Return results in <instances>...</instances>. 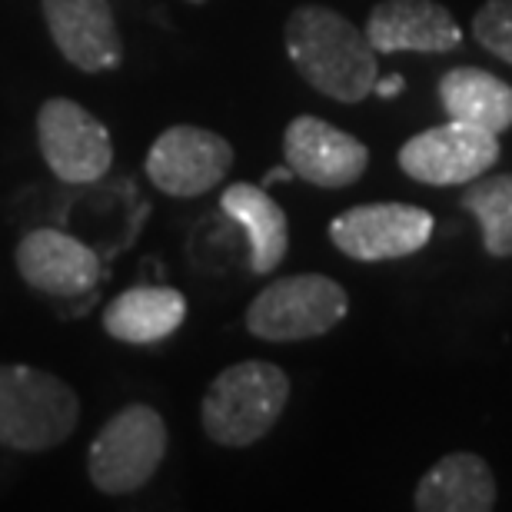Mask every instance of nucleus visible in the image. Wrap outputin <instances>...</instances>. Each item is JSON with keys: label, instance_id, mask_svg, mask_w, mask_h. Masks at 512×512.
Wrapping results in <instances>:
<instances>
[{"label": "nucleus", "instance_id": "obj_1", "mask_svg": "<svg viewBox=\"0 0 512 512\" xmlns=\"http://www.w3.org/2000/svg\"><path fill=\"white\" fill-rule=\"evenodd\" d=\"M286 54L316 94L340 104H360L380 80V60L366 30L323 4H303L290 14Z\"/></svg>", "mask_w": 512, "mask_h": 512}, {"label": "nucleus", "instance_id": "obj_2", "mask_svg": "<svg viewBox=\"0 0 512 512\" xmlns=\"http://www.w3.org/2000/svg\"><path fill=\"white\" fill-rule=\"evenodd\" d=\"M286 403H290V376L276 363L243 360L227 366L207 386L200 403V423L217 446L247 449L270 436Z\"/></svg>", "mask_w": 512, "mask_h": 512}, {"label": "nucleus", "instance_id": "obj_3", "mask_svg": "<svg viewBox=\"0 0 512 512\" xmlns=\"http://www.w3.org/2000/svg\"><path fill=\"white\" fill-rule=\"evenodd\" d=\"M80 399L60 376L24 363H0V446L50 453L77 433Z\"/></svg>", "mask_w": 512, "mask_h": 512}, {"label": "nucleus", "instance_id": "obj_4", "mask_svg": "<svg viewBox=\"0 0 512 512\" xmlns=\"http://www.w3.org/2000/svg\"><path fill=\"white\" fill-rule=\"evenodd\" d=\"M170 433L163 416L147 403H130L107 419L87 449V476L97 493L130 496L157 476Z\"/></svg>", "mask_w": 512, "mask_h": 512}, {"label": "nucleus", "instance_id": "obj_5", "mask_svg": "<svg viewBox=\"0 0 512 512\" xmlns=\"http://www.w3.org/2000/svg\"><path fill=\"white\" fill-rule=\"evenodd\" d=\"M350 313V296L333 276L296 273L273 280L247 306V330L266 343H300L330 333Z\"/></svg>", "mask_w": 512, "mask_h": 512}, {"label": "nucleus", "instance_id": "obj_6", "mask_svg": "<svg viewBox=\"0 0 512 512\" xmlns=\"http://www.w3.org/2000/svg\"><path fill=\"white\" fill-rule=\"evenodd\" d=\"M37 147L57 180L97 183L114 163V143L100 120L70 97H50L37 110Z\"/></svg>", "mask_w": 512, "mask_h": 512}, {"label": "nucleus", "instance_id": "obj_7", "mask_svg": "<svg viewBox=\"0 0 512 512\" xmlns=\"http://www.w3.org/2000/svg\"><path fill=\"white\" fill-rule=\"evenodd\" d=\"M233 147L227 137L197 124H173L153 140L147 153V180L167 197L193 200L227 180L233 167Z\"/></svg>", "mask_w": 512, "mask_h": 512}, {"label": "nucleus", "instance_id": "obj_8", "mask_svg": "<svg viewBox=\"0 0 512 512\" xmlns=\"http://www.w3.org/2000/svg\"><path fill=\"white\" fill-rule=\"evenodd\" d=\"M433 227V213L413 203H360L330 223V240L356 263H383L419 253Z\"/></svg>", "mask_w": 512, "mask_h": 512}, {"label": "nucleus", "instance_id": "obj_9", "mask_svg": "<svg viewBox=\"0 0 512 512\" xmlns=\"http://www.w3.org/2000/svg\"><path fill=\"white\" fill-rule=\"evenodd\" d=\"M499 160L496 133L449 120L409 137L399 147V170L429 187H456L469 183Z\"/></svg>", "mask_w": 512, "mask_h": 512}, {"label": "nucleus", "instance_id": "obj_10", "mask_svg": "<svg viewBox=\"0 0 512 512\" xmlns=\"http://www.w3.org/2000/svg\"><path fill=\"white\" fill-rule=\"evenodd\" d=\"M283 157L293 177L323 190L353 187L370 167V150L363 140L310 114L290 120L283 133Z\"/></svg>", "mask_w": 512, "mask_h": 512}, {"label": "nucleus", "instance_id": "obj_11", "mask_svg": "<svg viewBox=\"0 0 512 512\" xmlns=\"http://www.w3.org/2000/svg\"><path fill=\"white\" fill-rule=\"evenodd\" d=\"M47 34L70 67L107 74L124 60V37L110 0H40Z\"/></svg>", "mask_w": 512, "mask_h": 512}, {"label": "nucleus", "instance_id": "obj_12", "mask_svg": "<svg viewBox=\"0 0 512 512\" xmlns=\"http://www.w3.org/2000/svg\"><path fill=\"white\" fill-rule=\"evenodd\" d=\"M14 266L30 290L57 296V300L90 293L104 276V263L87 243L47 227L20 237L14 250Z\"/></svg>", "mask_w": 512, "mask_h": 512}, {"label": "nucleus", "instance_id": "obj_13", "mask_svg": "<svg viewBox=\"0 0 512 512\" xmlns=\"http://www.w3.org/2000/svg\"><path fill=\"white\" fill-rule=\"evenodd\" d=\"M366 40L376 54H449L463 44V30L436 0H380L366 20Z\"/></svg>", "mask_w": 512, "mask_h": 512}, {"label": "nucleus", "instance_id": "obj_14", "mask_svg": "<svg viewBox=\"0 0 512 512\" xmlns=\"http://www.w3.org/2000/svg\"><path fill=\"white\" fill-rule=\"evenodd\" d=\"M187 320V296L173 286H133L104 306V333L117 343L150 346Z\"/></svg>", "mask_w": 512, "mask_h": 512}, {"label": "nucleus", "instance_id": "obj_15", "mask_svg": "<svg viewBox=\"0 0 512 512\" xmlns=\"http://www.w3.org/2000/svg\"><path fill=\"white\" fill-rule=\"evenodd\" d=\"M413 506L419 512H489L496 506L493 469L476 453H449L419 479Z\"/></svg>", "mask_w": 512, "mask_h": 512}, {"label": "nucleus", "instance_id": "obj_16", "mask_svg": "<svg viewBox=\"0 0 512 512\" xmlns=\"http://www.w3.org/2000/svg\"><path fill=\"white\" fill-rule=\"evenodd\" d=\"M220 210L240 223L250 240V270L273 273L290 250V223L283 207L256 183H230L220 197Z\"/></svg>", "mask_w": 512, "mask_h": 512}, {"label": "nucleus", "instance_id": "obj_17", "mask_svg": "<svg viewBox=\"0 0 512 512\" xmlns=\"http://www.w3.org/2000/svg\"><path fill=\"white\" fill-rule=\"evenodd\" d=\"M439 100L449 120L489 133L512 127V87L483 67H456L439 77Z\"/></svg>", "mask_w": 512, "mask_h": 512}, {"label": "nucleus", "instance_id": "obj_18", "mask_svg": "<svg viewBox=\"0 0 512 512\" xmlns=\"http://www.w3.org/2000/svg\"><path fill=\"white\" fill-rule=\"evenodd\" d=\"M463 210L483 227V247L489 256H512V173L476 177L463 190Z\"/></svg>", "mask_w": 512, "mask_h": 512}, {"label": "nucleus", "instance_id": "obj_19", "mask_svg": "<svg viewBox=\"0 0 512 512\" xmlns=\"http://www.w3.org/2000/svg\"><path fill=\"white\" fill-rule=\"evenodd\" d=\"M473 37L493 57L512 64V0H486L473 17Z\"/></svg>", "mask_w": 512, "mask_h": 512}, {"label": "nucleus", "instance_id": "obj_20", "mask_svg": "<svg viewBox=\"0 0 512 512\" xmlns=\"http://www.w3.org/2000/svg\"><path fill=\"white\" fill-rule=\"evenodd\" d=\"M403 90V77H386V80H376V94L380 97H393Z\"/></svg>", "mask_w": 512, "mask_h": 512}, {"label": "nucleus", "instance_id": "obj_21", "mask_svg": "<svg viewBox=\"0 0 512 512\" xmlns=\"http://www.w3.org/2000/svg\"><path fill=\"white\" fill-rule=\"evenodd\" d=\"M290 177H293L290 167H276V170L266 173V183H280V180H290Z\"/></svg>", "mask_w": 512, "mask_h": 512}, {"label": "nucleus", "instance_id": "obj_22", "mask_svg": "<svg viewBox=\"0 0 512 512\" xmlns=\"http://www.w3.org/2000/svg\"><path fill=\"white\" fill-rule=\"evenodd\" d=\"M187 4H197L200 7V4H207V0H187Z\"/></svg>", "mask_w": 512, "mask_h": 512}]
</instances>
